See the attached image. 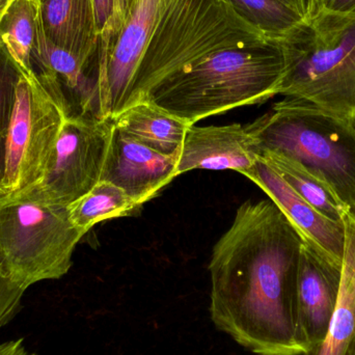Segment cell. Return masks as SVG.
I'll use <instances>...</instances> for the list:
<instances>
[{
    "label": "cell",
    "mask_w": 355,
    "mask_h": 355,
    "mask_svg": "<svg viewBox=\"0 0 355 355\" xmlns=\"http://www.w3.org/2000/svg\"><path fill=\"white\" fill-rule=\"evenodd\" d=\"M304 240L271 200H246L212 250L211 319L257 355H302L296 331Z\"/></svg>",
    "instance_id": "6da1fadb"
},
{
    "label": "cell",
    "mask_w": 355,
    "mask_h": 355,
    "mask_svg": "<svg viewBox=\"0 0 355 355\" xmlns=\"http://www.w3.org/2000/svg\"><path fill=\"white\" fill-rule=\"evenodd\" d=\"M286 72L281 42L215 52L164 81L143 102L196 125L279 95Z\"/></svg>",
    "instance_id": "7a4b0ae2"
},
{
    "label": "cell",
    "mask_w": 355,
    "mask_h": 355,
    "mask_svg": "<svg viewBox=\"0 0 355 355\" xmlns=\"http://www.w3.org/2000/svg\"><path fill=\"white\" fill-rule=\"evenodd\" d=\"M258 155L275 152L324 180L355 215V131L341 116L295 97L248 124Z\"/></svg>",
    "instance_id": "3957f363"
},
{
    "label": "cell",
    "mask_w": 355,
    "mask_h": 355,
    "mask_svg": "<svg viewBox=\"0 0 355 355\" xmlns=\"http://www.w3.org/2000/svg\"><path fill=\"white\" fill-rule=\"evenodd\" d=\"M85 234L71 220L68 207L0 196V273L26 290L60 279Z\"/></svg>",
    "instance_id": "277c9868"
},
{
    "label": "cell",
    "mask_w": 355,
    "mask_h": 355,
    "mask_svg": "<svg viewBox=\"0 0 355 355\" xmlns=\"http://www.w3.org/2000/svg\"><path fill=\"white\" fill-rule=\"evenodd\" d=\"M112 128V119H64L43 176L35 185L10 196L39 204L70 206L101 180Z\"/></svg>",
    "instance_id": "5b68a950"
},
{
    "label": "cell",
    "mask_w": 355,
    "mask_h": 355,
    "mask_svg": "<svg viewBox=\"0 0 355 355\" xmlns=\"http://www.w3.org/2000/svg\"><path fill=\"white\" fill-rule=\"evenodd\" d=\"M64 119L35 76L21 74L6 141L4 194L18 193L41 179Z\"/></svg>",
    "instance_id": "8992f818"
},
{
    "label": "cell",
    "mask_w": 355,
    "mask_h": 355,
    "mask_svg": "<svg viewBox=\"0 0 355 355\" xmlns=\"http://www.w3.org/2000/svg\"><path fill=\"white\" fill-rule=\"evenodd\" d=\"M286 72L279 95L297 98L337 69L355 48V18L320 12L281 41Z\"/></svg>",
    "instance_id": "52a82bcc"
},
{
    "label": "cell",
    "mask_w": 355,
    "mask_h": 355,
    "mask_svg": "<svg viewBox=\"0 0 355 355\" xmlns=\"http://www.w3.org/2000/svg\"><path fill=\"white\" fill-rule=\"evenodd\" d=\"M168 0H132L116 37L99 44L97 54V116L114 119L126 108L135 72L154 24Z\"/></svg>",
    "instance_id": "ba28073f"
},
{
    "label": "cell",
    "mask_w": 355,
    "mask_h": 355,
    "mask_svg": "<svg viewBox=\"0 0 355 355\" xmlns=\"http://www.w3.org/2000/svg\"><path fill=\"white\" fill-rule=\"evenodd\" d=\"M343 263L302 244L298 269L296 331L302 354L327 336L339 300ZM302 354V355H304Z\"/></svg>",
    "instance_id": "9c48e42d"
},
{
    "label": "cell",
    "mask_w": 355,
    "mask_h": 355,
    "mask_svg": "<svg viewBox=\"0 0 355 355\" xmlns=\"http://www.w3.org/2000/svg\"><path fill=\"white\" fill-rule=\"evenodd\" d=\"M178 158L151 149L114 123L100 181L118 186L143 207L178 177Z\"/></svg>",
    "instance_id": "30bf717a"
},
{
    "label": "cell",
    "mask_w": 355,
    "mask_h": 355,
    "mask_svg": "<svg viewBox=\"0 0 355 355\" xmlns=\"http://www.w3.org/2000/svg\"><path fill=\"white\" fill-rule=\"evenodd\" d=\"M243 176L259 186L294 225L304 243L343 263L345 223H335L313 208L260 156Z\"/></svg>",
    "instance_id": "8fae6325"
},
{
    "label": "cell",
    "mask_w": 355,
    "mask_h": 355,
    "mask_svg": "<svg viewBox=\"0 0 355 355\" xmlns=\"http://www.w3.org/2000/svg\"><path fill=\"white\" fill-rule=\"evenodd\" d=\"M257 156V141L248 125H192L178 158V176L193 170H232L243 174L252 168Z\"/></svg>",
    "instance_id": "7c38bea8"
},
{
    "label": "cell",
    "mask_w": 355,
    "mask_h": 355,
    "mask_svg": "<svg viewBox=\"0 0 355 355\" xmlns=\"http://www.w3.org/2000/svg\"><path fill=\"white\" fill-rule=\"evenodd\" d=\"M40 20L54 44L78 56L97 76V64L94 62L100 35L93 0H40Z\"/></svg>",
    "instance_id": "4fadbf2b"
},
{
    "label": "cell",
    "mask_w": 355,
    "mask_h": 355,
    "mask_svg": "<svg viewBox=\"0 0 355 355\" xmlns=\"http://www.w3.org/2000/svg\"><path fill=\"white\" fill-rule=\"evenodd\" d=\"M341 289L323 341L304 355H355V215L347 213Z\"/></svg>",
    "instance_id": "5bb4252c"
},
{
    "label": "cell",
    "mask_w": 355,
    "mask_h": 355,
    "mask_svg": "<svg viewBox=\"0 0 355 355\" xmlns=\"http://www.w3.org/2000/svg\"><path fill=\"white\" fill-rule=\"evenodd\" d=\"M112 120L121 130L166 155H179L190 127L149 102L129 106Z\"/></svg>",
    "instance_id": "9a60e30c"
},
{
    "label": "cell",
    "mask_w": 355,
    "mask_h": 355,
    "mask_svg": "<svg viewBox=\"0 0 355 355\" xmlns=\"http://www.w3.org/2000/svg\"><path fill=\"white\" fill-rule=\"evenodd\" d=\"M259 156L320 214L335 223H344L349 210L324 180L282 154L263 151Z\"/></svg>",
    "instance_id": "2e32d148"
},
{
    "label": "cell",
    "mask_w": 355,
    "mask_h": 355,
    "mask_svg": "<svg viewBox=\"0 0 355 355\" xmlns=\"http://www.w3.org/2000/svg\"><path fill=\"white\" fill-rule=\"evenodd\" d=\"M37 0H14L0 23V46L25 78H33V49L39 22Z\"/></svg>",
    "instance_id": "e0dca14e"
},
{
    "label": "cell",
    "mask_w": 355,
    "mask_h": 355,
    "mask_svg": "<svg viewBox=\"0 0 355 355\" xmlns=\"http://www.w3.org/2000/svg\"><path fill=\"white\" fill-rule=\"evenodd\" d=\"M68 208L72 223L87 233L101 221L137 215L141 207L118 186L100 181L89 193Z\"/></svg>",
    "instance_id": "ac0fdd59"
},
{
    "label": "cell",
    "mask_w": 355,
    "mask_h": 355,
    "mask_svg": "<svg viewBox=\"0 0 355 355\" xmlns=\"http://www.w3.org/2000/svg\"><path fill=\"white\" fill-rule=\"evenodd\" d=\"M297 98L338 114L355 131V48L337 69L304 89Z\"/></svg>",
    "instance_id": "d6986e66"
},
{
    "label": "cell",
    "mask_w": 355,
    "mask_h": 355,
    "mask_svg": "<svg viewBox=\"0 0 355 355\" xmlns=\"http://www.w3.org/2000/svg\"><path fill=\"white\" fill-rule=\"evenodd\" d=\"M246 22L271 41L281 42L306 22L281 0H225Z\"/></svg>",
    "instance_id": "ffe728a7"
},
{
    "label": "cell",
    "mask_w": 355,
    "mask_h": 355,
    "mask_svg": "<svg viewBox=\"0 0 355 355\" xmlns=\"http://www.w3.org/2000/svg\"><path fill=\"white\" fill-rule=\"evenodd\" d=\"M20 71L0 46V196L4 194L6 141L17 99Z\"/></svg>",
    "instance_id": "44dd1931"
},
{
    "label": "cell",
    "mask_w": 355,
    "mask_h": 355,
    "mask_svg": "<svg viewBox=\"0 0 355 355\" xmlns=\"http://www.w3.org/2000/svg\"><path fill=\"white\" fill-rule=\"evenodd\" d=\"M26 289L0 273V329L18 314Z\"/></svg>",
    "instance_id": "7402d4cb"
},
{
    "label": "cell",
    "mask_w": 355,
    "mask_h": 355,
    "mask_svg": "<svg viewBox=\"0 0 355 355\" xmlns=\"http://www.w3.org/2000/svg\"><path fill=\"white\" fill-rule=\"evenodd\" d=\"M132 0H114V10H112V18L100 35L99 44H108L116 37L121 27L126 20L127 14L130 8Z\"/></svg>",
    "instance_id": "603a6c76"
},
{
    "label": "cell",
    "mask_w": 355,
    "mask_h": 355,
    "mask_svg": "<svg viewBox=\"0 0 355 355\" xmlns=\"http://www.w3.org/2000/svg\"><path fill=\"white\" fill-rule=\"evenodd\" d=\"M96 25L99 35L107 26L114 10V0H93Z\"/></svg>",
    "instance_id": "cb8c5ba5"
},
{
    "label": "cell",
    "mask_w": 355,
    "mask_h": 355,
    "mask_svg": "<svg viewBox=\"0 0 355 355\" xmlns=\"http://www.w3.org/2000/svg\"><path fill=\"white\" fill-rule=\"evenodd\" d=\"M320 12H333L355 18V0H325Z\"/></svg>",
    "instance_id": "d4e9b609"
},
{
    "label": "cell",
    "mask_w": 355,
    "mask_h": 355,
    "mask_svg": "<svg viewBox=\"0 0 355 355\" xmlns=\"http://www.w3.org/2000/svg\"><path fill=\"white\" fill-rule=\"evenodd\" d=\"M0 355H37L31 354L25 347L22 339L12 340L0 344Z\"/></svg>",
    "instance_id": "484cf974"
},
{
    "label": "cell",
    "mask_w": 355,
    "mask_h": 355,
    "mask_svg": "<svg viewBox=\"0 0 355 355\" xmlns=\"http://www.w3.org/2000/svg\"><path fill=\"white\" fill-rule=\"evenodd\" d=\"M290 8L295 10L304 20H310V0H281Z\"/></svg>",
    "instance_id": "4316f807"
},
{
    "label": "cell",
    "mask_w": 355,
    "mask_h": 355,
    "mask_svg": "<svg viewBox=\"0 0 355 355\" xmlns=\"http://www.w3.org/2000/svg\"><path fill=\"white\" fill-rule=\"evenodd\" d=\"M324 2L325 0H310V20L320 12Z\"/></svg>",
    "instance_id": "83f0119b"
},
{
    "label": "cell",
    "mask_w": 355,
    "mask_h": 355,
    "mask_svg": "<svg viewBox=\"0 0 355 355\" xmlns=\"http://www.w3.org/2000/svg\"><path fill=\"white\" fill-rule=\"evenodd\" d=\"M12 1L14 0H0V23H1L2 18H3L6 10H8Z\"/></svg>",
    "instance_id": "f1b7e54d"
},
{
    "label": "cell",
    "mask_w": 355,
    "mask_h": 355,
    "mask_svg": "<svg viewBox=\"0 0 355 355\" xmlns=\"http://www.w3.org/2000/svg\"><path fill=\"white\" fill-rule=\"evenodd\" d=\"M37 1H39V3H40V0H37Z\"/></svg>",
    "instance_id": "f546056e"
}]
</instances>
